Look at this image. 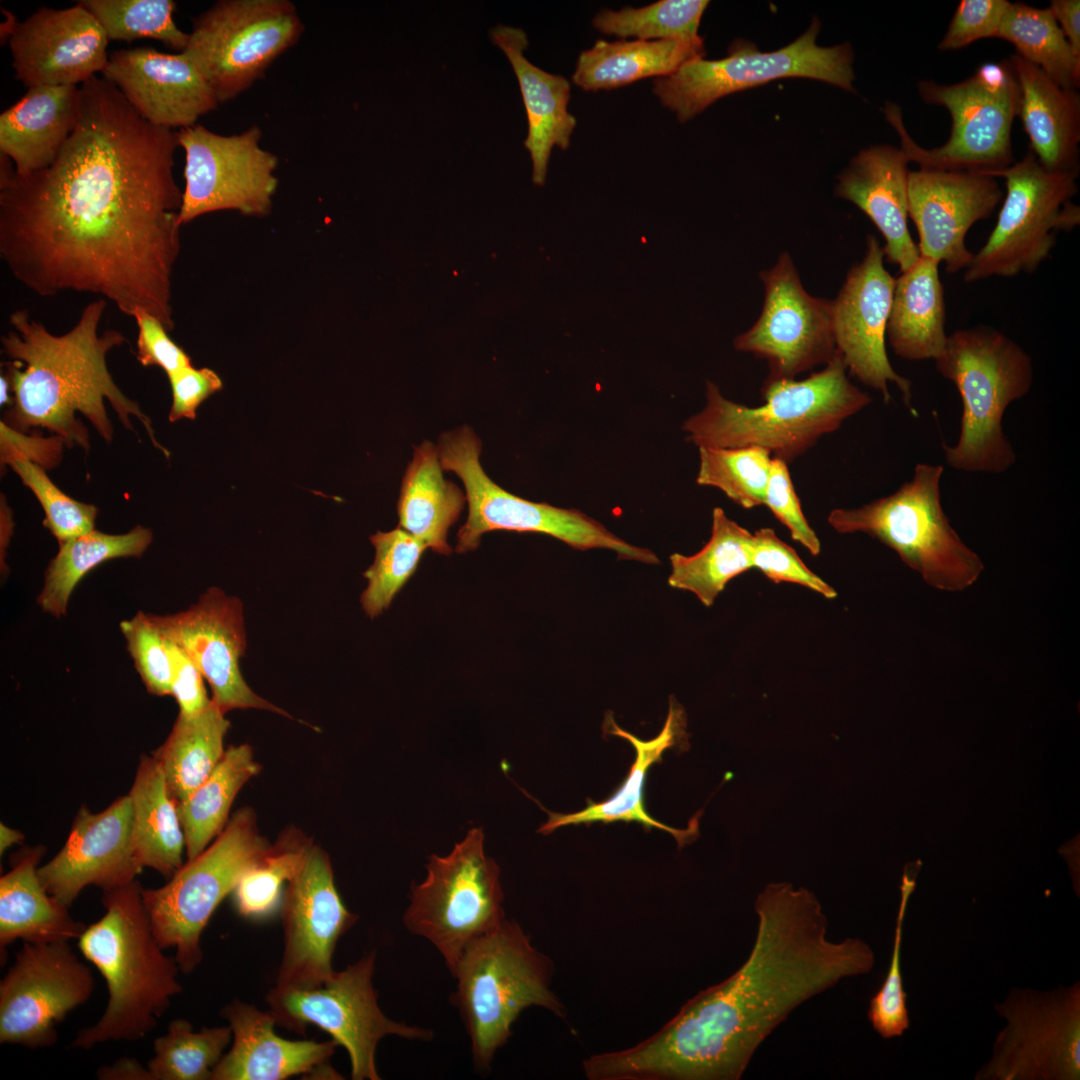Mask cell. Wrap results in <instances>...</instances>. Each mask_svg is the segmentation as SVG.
Segmentation results:
<instances>
[{"label":"cell","mask_w":1080,"mask_h":1080,"mask_svg":"<svg viewBox=\"0 0 1080 1080\" xmlns=\"http://www.w3.org/2000/svg\"><path fill=\"white\" fill-rule=\"evenodd\" d=\"M709 1L661 0L640 8L618 11L602 10L592 20L593 26L607 35L639 40H695Z\"/></svg>","instance_id":"obj_46"},{"label":"cell","mask_w":1080,"mask_h":1080,"mask_svg":"<svg viewBox=\"0 0 1080 1080\" xmlns=\"http://www.w3.org/2000/svg\"><path fill=\"white\" fill-rule=\"evenodd\" d=\"M102 75L142 118L171 130L195 125L219 104L183 52L168 54L151 47L116 50Z\"/></svg>","instance_id":"obj_27"},{"label":"cell","mask_w":1080,"mask_h":1080,"mask_svg":"<svg viewBox=\"0 0 1080 1080\" xmlns=\"http://www.w3.org/2000/svg\"><path fill=\"white\" fill-rule=\"evenodd\" d=\"M996 37L1012 43L1016 55L1037 66L1061 87H1079L1080 58L1048 8L1011 3Z\"/></svg>","instance_id":"obj_43"},{"label":"cell","mask_w":1080,"mask_h":1080,"mask_svg":"<svg viewBox=\"0 0 1080 1080\" xmlns=\"http://www.w3.org/2000/svg\"><path fill=\"white\" fill-rule=\"evenodd\" d=\"M229 727L225 713L213 702L199 713L178 714L167 739L152 755L177 804L186 800L216 768L225 753L223 741Z\"/></svg>","instance_id":"obj_39"},{"label":"cell","mask_w":1080,"mask_h":1080,"mask_svg":"<svg viewBox=\"0 0 1080 1080\" xmlns=\"http://www.w3.org/2000/svg\"><path fill=\"white\" fill-rule=\"evenodd\" d=\"M109 39L78 1L66 9L41 7L13 21L9 48L16 78L33 86H77L105 69Z\"/></svg>","instance_id":"obj_24"},{"label":"cell","mask_w":1080,"mask_h":1080,"mask_svg":"<svg viewBox=\"0 0 1080 1080\" xmlns=\"http://www.w3.org/2000/svg\"><path fill=\"white\" fill-rule=\"evenodd\" d=\"M918 91L926 103L949 111L952 127L944 145L922 148L907 133L900 108L886 103L885 116L899 134L901 149L909 161L922 169L982 174L1010 166L1011 129L1018 113L1019 89L1008 60L984 63L973 76L952 85L923 80Z\"/></svg>","instance_id":"obj_9"},{"label":"cell","mask_w":1080,"mask_h":1080,"mask_svg":"<svg viewBox=\"0 0 1080 1080\" xmlns=\"http://www.w3.org/2000/svg\"><path fill=\"white\" fill-rule=\"evenodd\" d=\"M1010 4L1006 0L960 1L938 48L955 50L979 39L996 37Z\"/></svg>","instance_id":"obj_55"},{"label":"cell","mask_w":1080,"mask_h":1080,"mask_svg":"<svg viewBox=\"0 0 1080 1080\" xmlns=\"http://www.w3.org/2000/svg\"><path fill=\"white\" fill-rule=\"evenodd\" d=\"M765 285L761 314L734 340L736 350L765 359V380L794 379L836 355L832 301L808 294L788 253L760 273Z\"/></svg>","instance_id":"obj_20"},{"label":"cell","mask_w":1080,"mask_h":1080,"mask_svg":"<svg viewBox=\"0 0 1080 1080\" xmlns=\"http://www.w3.org/2000/svg\"><path fill=\"white\" fill-rule=\"evenodd\" d=\"M232 1030V1045L213 1070L211 1080H284L314 1076L334 1054L333 1040H288L275 1032L276 1020L240 1000L221 1011Z\"/></svg>","instance_id":"obj_28"},{"label":"cell","mask_w":1080,"mask_h":1080,"mask_svg":"<svg viewBox=\"0 0 1080 1080\" xmlns=\"http://www.w3.org/2000/svg\"><path fill=\"white\" fill-rule=\"evenodd\" d=\"M106 306L103 298L88 303L76 324L60 335L51 333L25 309L12 312L11 329L1 337L2 352L9 359L4 375L13 393L4 423L21 433L43 428L68 447L88 451L87 428L77 413L110 442L113 425L105 407L107 400L125 428L136 433L130 417L137 418L153 446L168 457L150 418L119 389L108 370V352L127 339L115 329L99 333Z\"/></svg>","instance_id":"obj_3"},{"label":"cell","mask_w":1080,"mask_h":1080,"mask_svg":"<svg viewBox=\"0 0 1080 1080\" xmlns=\"http://www.w3.org/2000/svg\"><path fill=\"white\" fill-rule=\"evenodd\" d=\"M269 846L259 833L254 811L240 809L212 844L183 864L165 885L142 890L155 938L163 949L175 948L182 973L193 972L201 963V935L210 918Z\"/></svg>","instance_id":"obj_11"},{"label":"cell","mask_w":1080,"mask_h":1080,"mask_svg":"<svg viewBox=\"0 0 1080 1080\" xmlns=\"http://www.w3.org/2000/svg\"><path fill=\"white\" fill-rule=\"evenodd\" d=\"M437 451L443 470L454 472L465 488L468 516L457 533V553L477 549L486 532L506 530L543 533L578 550L609 549L619 559L659 563L651 550L627 543L579 510L532 502L498 486L480 464L481 441L468 425L442 433Z\"/></svg>","instance_id":"obj_10"},{"label":"cell","mask_w":1080,"mask_h":1080,"mask_svg":"<svg viewBox=\"0 0 1080 1080\" xmlns=\"http://www.w3.org/2000/svg\"><path fill=\"white\" fill-rule=\"evenodd\" d=\"M24 840V835L18 830L10 828L6 824L0 823V854L3 855L11 846L20 844Z\"/></svg>","instance_id":"obj_61"},{"label":"cell","mask_w":1080,"mask_h":1080,"mask_svg":"<svg viewBox=\"0 0 1080 1080\" xmlns=\"http://www.w3.org/2000/svg\"><path fill=\"white\" fill-rule=\"evenodd\" d=\"M704 41L598 40L578 57L572 81L585 91L609 90L647 77H666L705 56Z\"/></svg>","instance_id":"obj_36"},{"label":"cell","mask_w":1080,"mask_h":1080,"mask_svg":"<svg viewBox=\"0 0 1080 1080\" xmlns=\"http://www.w3.org/2000/svg\"><path fill=\"white\" fill-rule=\"evenodd\" d=\"M1019 89L1018 113L1030 150L1050 170L1078 169L1080 97L1014 54L1008 60Z\"/></svg>","instance_id":"obj_33"},{"label":"cell","mask_w":1080,"mask_h":1080,"mask_svg":"<svg viewBox=\"0 0 1080 1080\" xmlns=\"http://www.w3.org/2000/svg\"><path fill=\"white\" fill-rule=\"evenodd\" d=\"M177 134L142 118L103 77L80 85L76 126L55 160L18 175L1 154L0 257L41 297L91 293L171 332L180 253Z\"/></svg>","instance_id":"obj_1"},{"label":"cell","mask_w":1080,"mask_h":1080,"mask_svg":"<svg viewBox=\"0 0 1080 1080\" xmlns=\"http://www.w3.org/2000/svg\"><path fill=\"white\" fill-rule=\"evenodd\" d=\"M490 36L518 80L528 121L524 146L532 160L533 183L542 186L553 148L567 149L576 127V118L568 110L571 85L563 76L548 73L525 57L529 42L523 29L497 25Z\"/></svg>","instance_id":"obj_31"},{"label":"cell","mask_w":1080,"mask_h":1080,"mask_svg":"<svg viewBox=\"0 0 1080 1080\" xmlns=\"http://www.w3.org/2000/svg\"><path fill=\"white\" fill-rule=\"evenodd\" d=\"M752 568L774 583L790 582L832 599L836 591L812 572L796 551L782 541L772 528H760L752 537Z\"/></svg>","instance_id":"obj_53"},{"label":"cell","mask_w":1080,"mask_h":1080,"mask_svg":"<svg viewBox=\"0 0 1080 1080\" xmlns=\"http://www.w3.org/2000/svg\"><path fill=\"white\" fill-rule=\"evenodd\" d=\"M1078 172L1047 169L1029 150L1020 162L985 174L1006 180V197L986 243L973 253L964 280L1036 271L1050 256L1058 232L1080 223V208L1072 202Z\"/></svg>","instance_id":"obj_12"},{"label":"cell","mask_w":1080,"mask_h":1080,"mask_svg":"<svg viewBox=\"0 0 1080 1080\" xmlns=\"http://www.w3.org/2000/svg\"><path fill=\"white\" fill-rule=\"evenodd\" d=\"M1074 54L1080 58V1L1053 0L1048 7Z\"/></svg>","instance_id":"obj_59"},{"label":"cell","mask_w":1080,"mask_h":1080,"mask_svg":"<svg viewBox=\"0 0 1080 1080\" xmlns=\"http://www.w3.org/2000/svg\"><path fill=\"white\" fill-rule=\"evenodd\" d=\"M168 641L173 662L171 696L179 706V714L199 713L212 702L204 686V677L188 656L176 644Z\"/></svg>","instance_id":"obj_58"},{"label":"cell","mask_w":1080,"mask_h":1080,"mask_svg":"<svg viewBox=\"0 0 1080 1080\" xmlns=\"http://www.w3.org/2000/svg\"><path fill=\"white\" fill-rule=\"evenodd\" d=\"M995 1010L1007 1024L976 1080H1079V981L1045 992L1011 989Z\"/></svg>","instance_id":"obj_17"},{"label":"cell","mask_w":1080,"mask_h":1080,"mask_svg":"<svg viewBox=\"0 0 1080 1080\" xmlns=\"http://www.w3.org/2000/svg\"><path fill=\"white\" fill-rule=\"evenodd\" d=\"M167 376L172 392L168 416L170 422L183 418L195 419L200 404L223 387L218 374L207 367L194 368L191 365Z\"/></svg>","instance_id":"obj_57"},{"label":"cell","mask_w":1080,"mask_h":1080,"mask_svg":"<svg viewBox=\"0 0 1080 1080\" xmlns=\"http://www.w3.org/2000/svg\"><path fill=\"white\" fill-rule=\"evenodd\" d=\"M754 909L756 937L741 967L631 1047L643 1079L739 1080L760 1045L797 1007L874 967L865 941L828 937V918L804 887L770 883Z\"/></svg>","instance_id":"obj_2"},{"label":"cell","mask_w":1080,"mask_h":1080,"mask_svg":"<svg viewBox=\"0 0 1080 1080\" xmlns=\"http://www.w3.org/2000/svg\"><path fill=\"white\" fill-rule=\"evenodd\" d=\"M80 87L33 86L0 115V151L18 175L49 166L73 132Z\"/></svg>","instance_id":"obj_32"},{"label":"cell","mask_w":1080,"mask_h":1080,"mask_svg":"<svg viewBox=\"0 0 1080 1080\" xmlns=\"http://www.w3.org/2000/svg\"><path fill=\"white\" fill-rule=\"evenodd\" d=\"M120 629L146 690L155 696L171 695L173 662L169 641L152 614L138 611L121 621Z\"/></svg>","instance_id":"obj_52"},{"label":"cell","mask_w":1080,"mask_h":1080,"mask_svg":"<svg viewBox=\"0 0 1080 1080\" xmlns=\"http://www.w3.org/2000/svg\"><path fill=\"white\" fill-rule=\"evenodd\" d=\"M376 953L371 951L338 971L323 985L310 989H271L266 996L277 1025L304 1034L308 1024L326 1031L345 1048L354 1080H379L375 1054L389 1035L430 1040V1029L386 1017L379 1008L372 978Z\"/></svg>","instance_id":"obj_16"},{"label":"cell","mask_w":1080,"mask_h":1080,"mask_svg":"<svg viewBox=\"0 0 1080 1080\" xmlns=\"http://www.w3.org/2000/svg\"><path fill=\"white\" fill-rule=\"evenodd\" d=\"M938 268L937 261L920 255L895 279L886 335L903 359L936 360L946 345V308Z\"/></svg>","instance_id":"obj_35"},{"label":"cell","mask_w":1080,"mask_h":1080,"mask_svg":"<svg viewBox=\"0 0 1080 1080\" xmlns=\"http://www.w3.org/2000/svg\"><path fill=\"white\" fill-rule=\"evenodd\" d=\"M176 134L185 153L181 225L224 210L257 217L270 213L279 159L261 146L257 125L226 136L195 124Z\"/></svg>","instance_id":"obj_18"},{"label":"cell","mask_w":1080,"mask_h":1080,"mask_svg":"<svg viewBox=\"0 0 1080 1080\" xmlns=\"http://www.w3.org/2000/svg\"><path fill=\"white\" fill-rule=\"evenodd\" d=\"M921 867L920 859L904 866L888 973L880 989L871 998L867 1013L873 1029L884 1039L902 1036L910 1026L907 993L904 990L901 974V944L907 905L910 896L915 891L916 879Z\"/></svg>","instance_id":"obj_50"},{"label":"cell","mask_w":1080,"mask_h":1080,"mask_svg":"<svg viewBox=\"0 0 1080 1080\" xmlns=\"http://www.w3.org/2000/svg\"><path fill=\"white\" fill-rule=\"evenodd\" d=\"M907 193L920 255L944 263L948 273L966 269L973 257L965 243L967 232L989 217L1002 199L995 177L920 168L909 171Z\"/></svg>","instance_id":"obj_26"},{"label":"cell","mask_w":1080,"mask_h":1080,"mask_svg":"<svg viewBox=\"0 0 1080 1080\" xmlns=\"http://www.w3.org/2000/svg\"><path fill=\"white\" fill-rule=\"evenodd\" d=\"M9 391H11L9 381L7 377L2 373L0 377V402L1 405L10 404L11 399L9 397Z\"/></svg>","instance_id":"obj_63"},{"label":"cell","mask_w":1080,"mask_h":1080,"mask_svg":"<svg viewBox=\"0 0 1080 1080\" xmlns=\"http://www.w3.org/2000/svg\"><path fill=\"white\" fill-rule=\"evenodd\" d=\"M761 395L764 404L741 405L707 381L705 407L683 424L686 439L698 448H762L789 464L872 401L850 382L838 353L803 380H765Z\"/></svg>","instance_id":"obj_5"},{"label":"cell","mask_w":1080,"mask_h":1080,"mask_svg":"<svg viewBox=\"0 0 1080 1080\" xmlns=\"http://www.w3.org/2000/svg\"><path fill=\"white\" fill-rule=\"evenodd\" d=\"M451 973L457 982L453 1003L479 1070L489 1069L524 1009L538 1006L565 1017L564 1006L550 988L551 960L513 920L505 918L469 944Z\"/></svg>","instance_id":"obj_7"},{"label":"cell","mask_w":1080,"mask_h":1080,"mask_svg":"<svg viewBox=\"0 0 1080 1080\" xmlns=\"http://www.w3.org/2000/svg\"><path fill=\"white\" fill-rule=\"evenodd\" d=\"M259 771L260 765L249 745L231 746L209 777L177 804L188 860L200 854L223 831L235 797Z\"/></svg>","instance_id":"obj_42"},{"label":"cell","mask_w":1080,"mask_h":1080,"mask_svg":"<svg viewBox=\"0 0 1080 1080\" xmlns=\"http://www.w3.org/2000/svg\"><path fill=\"white\" fill-rule=\"evenodd\" d=\"M101 1080H152L147 1067L134 1058L124 1057L112 1065L102 1066L97 1071Z\"/></svg>","instance_id":"obj_60"},{"label":"cell","mask_w":1080,"mask_h":1080,"mask_svg":"<svg viewBox=\"0 0 1080 1080\" xmlns=\"http://www.w3.org/2000/svg\"><path fill=\"white\" fill-rule=\"evenodd\" d=\"M142 890L134 880L104 891L105 914L78 938L79 951L105 980L108 1001L100 1019L77 1032L73 1048L145 1037L182 991L179 965L155 938Z\"/></svg>","instance_id":"obj_4"},{"label":"cell","mask_w":1080,"mask_h":1080,"mask_svg":"<svg viewBox=\"0 0 1080 1080\" xmlns=\"http://www.w3.org/2000/svg\"><path fill=\"white\" fill-rule=\"evenodd\" d=\"M1 519H2L1 522L4 523V525L1 523V527H4V529L3 528L1 529V532L4 531V533H1V551H2L3 547H6L8 545L9 538L12 535V521H11L12 518H11L10 512H7L6 510H3V508H2Z\"/></svg>","instance_id":"obj_62"},{"label":"cell","mask_w":1080,"mask_h":1080,"mask_svg":"<svg viewBox=\"0 0 1080 1080\" xmlns=\"http://www.w3.org/2000/svg\"><path fill=\"white\" fill-rule=\"evenodd\" d=\"M98 20L109 41L150 38L177 52L185 50L189 33L174 21L172 0H82Z\"/></svg>","instance_id":"obj_48"},{"label":"cell","mask_w":1080,"mask_h":1080,"mask_svg":"<svg viewBox=\"0 0 1080 1080\" xmlns=\"http://www.w3.org/2000/svg\"><path fill=\"white\" fill-rule=\"evenodd\" d=\"M312 845L311 840L295 827L281 833L243 874L234 889L237 913L255 921L271 917L281 907L283 886L299 872Z\"/></svg>","instance_id":"obj_44"},{"label":"cell","mask_w":1080,"mask_h":1080,"mask_svg":"<svg viewBox=\"0 0 1080 1080\" xmlns=\"http://www.w3.org/2000/svg\"><path fill=\"white\" fill-rule=\"evenodd\" d=\"M138 335L136 357L144 367L156 366L167 375L191 366L189 355L169 336L162 322L146 311L134 314Z\"/></svg>","instance_id":"obj_56"},{"label":"cell","mask_w":1080,"mask_h":1080,"mask_svg":"<svg viewBox=\"0 0 1080 1080\" xmlns=\"http://www.w3.org/2000/svg\"><path fill=\"white\" fill-rule=\"evenodd\" d=\"M303 31L289 0H220L194 19L182 52L224 103L259 80Z\"/></svg>","instance_id":"obj_15"},{"label":"cell","mask_w":1080,"mask_h":1080,"mask_svg":"<svg viewBox=\"0 0 1080 1080\" xmlns=\"http://www.w3.org/2000/svg\"><path fill=\"white\" fill-rule=\"evenodd\" d=\"M764 505L789 529L793 540L803 545L813 556L819 555L820 540L802 511L788 464L773 457Z\"/></svg>","instance_id":"obj_54"},{"label":"cell","mask_w":1080,"mask_h":1080,"mask_svg":"<svg viewBox=\"0 0 1080 1080\" xmlns=\"http://www.w3.org/2000/svg\"><path fill=\"white\" fill-rule=\"evenodd\" d=\"M819 30V20L814 19L798 39L771 52L736 40L724 58L695 59L669 76L656 78L653 92L680 122H686L726 95L781 78H811L854 91L851 46L820 47L816 44Z\"/></svg>","instance_id":"obj_14"},{"label":"cell","mask_w":1080,"mask_h":1080,"mask_svg":"<svg viewBox=\"0 0 1080 1080\" xmlns=\"http://www.w3.org/2000/svg\"><path fill=\"white\" fill-rule=\"evenodd\" d=\"M231 1042L229 1025L195 1032L188 1020L177 1018L169 1023L166 1034L154 1040V1056L147 1068L152 1080H211Z\"/></svg>","instance_id":"obj_45"},{"label":"cell","mask_w":1080,"mask_h":1080,"mask_svg":"<svg viewBox=\"0 0 1080 1080\" xmlns=\"http://www.w3.org/2000/svg\"><path fill=\"white\" fill-rule=\"evenodd\" d=\"M935 363L962 401L959 439L954 446L942 444L946 462L959 471L1005 472L1016 454L1002 419L1007 407L1032 386L1030 356L1005 334L976 326L948 335Z\"/></svg>","instance_id":"obj_6"},{"label":"cell","mask_w":1080,"mask_h":1080,"mask_svg":"<svg viewBox=\"0 0 1080 1080\" xmlns=\"http://www.w3.org/2000/svg\"><path fill=\"white\" fill-rule=\"evenodd\" d=\"M909 159L900 148L877 145L861 150L840 174L835 194L859 207L885 239L887 261L904 272L918 260L908 229Z\"/></svg>","instance_id":"obj_29"},{"label":"cell","mask_w":1080,"mask_h":1080,"mask_svg":"<svg viewBox=\"0 0 1080 1080\" xmlns=\"http://www.w3.org/2000/svg\"><path fill=\"white\" fill-rule=\"evenodd\" d=\"M437 446L428 440L414 447L403 476L397 512L399 527L434 552L449 555L450 527L464 508L466 495L443 476Z\"/></svg>","instance_id":"obj_37"},{"label":"cell","mask_w":1080,"mask_h":1080,"mask_svg":"<svg viewBox=\"0 0 1080 1080\" xmlns=\"http://www.w3.org/2000/svg\"><path fill=\"white\" fill-rule=\"evenodd\" d=\"M128 794L133 808V844L139 864L171 878L183 865L186 841L177 803L153 756L141 755Z\"/></svg>","instance_id":"obj_38"},{"label":"cell","mask_w":1080,"mask_h":1080,"mask_svg":"<svg viewBox=\"0 0 1080 1080\" xmlns=\"http://www.w3.org/2000/svg\"><path fill=\"white\" fill-rule=\"evenodd\" d=\"M752 537L722 508H714L711 537L703 548L691 556H670L669 585L692 592L711 606L731 579L752 568Z\"/></svg>","instance_id":"obj_41"},{"label":"cell","mask_w":1080,"mask_h":1080,"mask_svg":"<svg viewBox=\"0 0 1080 1080\" xmlns=\"http://www.w3.org/2000/svg\"><path fill=\"white\" fill-rule=\"evenodd\" d=\"M942 465L917 464L894 493L858 508H835L828 523L839 533L861 532L897 553L930 587L962 592L981 576V558L959 537L940 497Z\"/></svg>","instance_id":"obj_8"},{"label":"cell","mask_w":1080,"mask_h":1080,"mask_svg":"<svg viewBox=\"0 0 1080 1080\" xmlns=\"http://www.w3.org/2000/svg\"><path fill=\"white\" fill-rule=\"evenodd\" d=\"M43 846L27 847L11 857V869L0 878L1 953L16 940L55 943L78 940L85 924L69 907L51 896L38 876Z\"/></svg>","instance_id":"obj_34"},{"label":"cell","mask_w":1080,"mask_h":1080,"mask_svg":"<svg viewBox=\"0 0 1080 1080\" xmlns=\"http://www.w3.org/2000/svg\"><path fill=\"white\" fill-rule=\"evenodd\" d=\"M427 876L411 889L403 923L429 941L450 972L469 944L505 918L500 869L484 852L482 828H472L446 856L432 855Z\"/></svg>","instance_id":"obj_13"},{"label":"cell","mask_w":1080,"mask_h":1080,"mask_svg":"<svg viewBox=\"0 0 1080 1080\" xmlns=\"http://www.w3.org/2000/svg\"><path fill=\"white\" fill-rule=\"evenodd\" d=\"M152 540V530L138 525L124 534L93 530L59 544L44 572L37 604L56 618L65 616L71 594L89 571L111 559L139 558Z\"/></svg>","instance_id":"obj_40"},{"label":"cell","mask_w":1080,"mask_h":1080,"mask_svg":"<svg viewBox=\"0 0 1080 1080\" xmlns=\"http://www.w3.org/2000/svg\"><path fill=\"white\" fill-rule=\"evenodd\" d=\"M6 464L38 499L45 514L43 525L59 544L95 530L97 507L66 495L50 480L41 465L25 458H14Z\"/></svg>","instance_id":"obj_51"},{"label":"cell","mask_w":1080,"mask_h":1080,"mask_svg":"<svg viewBox=\"0 0 1080 1080\" xmlns=\"http://www.w3.org/2000/svg\"><path fill=\"white\" fill-rule=\"evenodd\" d=\"M152 616L163 635L202 673L212 690V702L222 712L256 708L293 718L257 695L241 674L239 660L246 650V633L238 598L211 587L184 611Z\"/></svg>","instance_id":"obj_23"},{"label":"cell","mask_w":1080,"mask_h":1080,"mask_svg":"<svg viewBox=\"0 0 1080 1080\" xmlns=\"http://www.w3.org/2000/svg\"><path fill=\"white\" fill-rule=\"evenodd\" d=\"M142 869L135 855L133 808L127 794L99 813L82 805L66 843L38 867V876L51 896L70 907L85 887L108 891L136 880Z\"/></svg>","instance_id":"obj_25"},{"label":"cell","mask_w":1080,"mask_h":1080,"mask_svg":"<svg viewBox=\"0 0 1080 1080\" xmlns=\"http://www.w3.org/2000/svg\"><path fill=\"white\" fill-rule=\"evenodd\" d=\"M375 547L373 564L364 572L368 584L360 602L370 618L386 610L416 571L427 546L401 527L370 537Z\"/></svg>","instance_id":"obj_49"},{"label":"cell","mask_w":1080,"mask_h":1080,"mask_svg":"<svg viewBox=\"0 0 1080 1080\" xmlns=\"http://www.w3.org/2000/svg\"><path fill=\"white\" fill-rule=\"evenodd\" d=\"M696 483L720 489L743 508L764 505L772 456L762 448L699 447Z\"/></svg>","instance_id":"obj_47"},{"label":"cell","mask_w":1080,"mask_h":1080,"mask_svg":"<svg viewBox=\"0 0 1080 1080\" xmlns=\"http://www.w3.org/2000/svg\"><path fill=\"white\" fill-rule=\"evenodd\" d=\"M284 949L275 990L310 989L327 982L339 938L357 921L343 903L328 854L312 845L287 884L281 903Z\"/></svg>","instance_id":"obj_21"},{"label":"cell","mask_w":1080,"mask_h":1080,"mask_svg":"<svg viewBox=\"0 0 1080 1080\" xmlns=\"http://www.w3.org/2000/svg\"><path fill=\"white\" fill-rule=\"evenodd\" d=\"M610 724L612 728L608 732L626 739L636 750L635 761L631 765L626 779L609 798L600 802L588 801L586 808L568 814L551 812L524 792L548 814L547 822L542 824L537 832L548 835L556 829L568 825L624 821L638 822L647 830L656 828L667 831L676 839L679 849L697 840L699 837V820L703 810L698 811L689 820L688 828L677 829L654 819L648 814L644 806V786L649 768L654 763L662 760L664 751L675 746H680L682 750L689 748L688 734L685 731L686 716L683 708L675 705L671 699L668 716L661 732L648 741H643L621 729L614 723L612 718Z\"/></svg>","instance_id":"obj_30"},{"label":"cell","mask_w":1080,"mask_h":1080,"mask_svg":"<svg viewBox=\"0 0 1080 1080\" xmlns=\"http://www.w3.org/2000/svg\"><path fill=\"white\" fill-rule=\"evenodd\" d=\"M884 252L878 239L869 235L862 261L853 266L832 301V324L836 351L850 374L882 394L891 395L889 383L901 391L911 408V382L892 367L885 346L895 278L884 266Z\"/></svg>","instance_id":"obj_22"},{"label":"cell","mask_w":1080,"mask_h":1080,"mask_svg":"<svg viewBox=\"0 0 1080 1080\" xmlns=\"http://www.w3.org/2000/svg\"><path fill=\"white\" fill-rule=\"evenodd\" d=\"M94 988L90 967L69 942H23L0 981V1043L31 1050L54 1045L57 1025Z\"/></svg>","instance_id":"obj_19"}]
</instances>
